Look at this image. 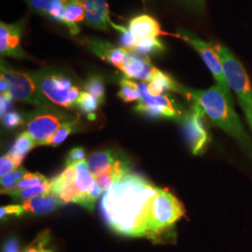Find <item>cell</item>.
<instances>
[{"mask_svg":"<svg viewBox=\"0 0 252 252\" xmlns=\"http://www.w3.org/2000/svg\"><path fill=\"white\" fill-rule=\"evenodd\" d=\"M158 188L144 177L130 173L118 180L101 200V210L109 227L126 236H146L151 206Z\"/></svg>","mask_w":252,"mask_h":252,"instance_id":"obj_1","label":"cell"},{"mask_svg":"<svg viewBox=\"0 0 252 252\" xmlns=\"http://www.w3.org/2000/svg\"><path fill=\"white\" fill-rule=\"evenodd\" d=\"M192 101V107L197 108L215 126L234 138L252 158V140L234 111L233 101L226 96L220 87L215 84L207 90L185 89L182 92Z\"/></svg>","mask_w":252,"mask_h":252,"instance_id":"obj_2","label":"cell"},{"mask_svg":"<svg viewBox=\"0 0 252 252\" xmlns=\"http://www.w3.org/2000/svg\"><path fill=\"white\" fill-rule=\"evenodd\" d=\"M185 215V208L179 199L166 189H159L154 196L148 220L146 237L153 242H162L173 234V228Z\"/></svg>","mask_w":252,"mask_h":252,"instance_id":"obj_3","label":"cell"},{"mask_svg":"<svg viewBox=\"0 0 252 252\" xmlns=\"http://www.w3.org/2000/svg\"><path fill=\"white\" fill-rule=\"evenodd\" d=\"M214 48L223 64L227 83L235 93L252 131V83L250 77L243 64L227 47L217 44Z\"/></svg>","mask_w":252,"mask_h":252,"instance_id":"obj_4","label":"cell"},{"mask_svg":"<svg viewBox=\"0 0 252 252\" xmlns=\"http://www.w3.org/2000/svg\"><path fill=\"white\" fill-rule=\"evenodd\" d=\"M32 76L49 101L65 108H77L81 89L69 77L53 69H42Z\"/></svg>","mask_w":252,"mask_h":252,"instance_id":"obj_5","label":"cell"},{"mask_svg":"<svg viewBox=\"0 0 252 252\" xmlns=\"http://www.w3.org/2000/svg\"><path fill=\"white\" fill-rule=\"evenodd\" d=\"M73 120L56 108L42 106L32 112L27 120V133L37 145H44L64 123Z\"/></svg>","mask_w":252,"mask_h":252,"instance_id":"obj_6","label":"cell"},{"mask_svg":"<svg viewBox=\"0 0 252 252\" xmlns=\"http://www.w3.org/2000/svg\"><path fill=\"white\" fill-rule=\"evenodd\" d=\"M1 76L9 83V94L13 99L37 107L47 105L48 99L38 89L32 74L21 72L8 67L1 60Z\"/></svg>","mask_w":252,"mask_h":252,"instance_id":"obj_7","label":"cell"},{"mask_svg":"<svg viewBox=\"0 0 252 252\" xmlns=\"http://www.w3.org/2000/svg\"><path fill=\"white\" fill-rule=\"evenodd\" d=\"M178 37L185 40L198 53L202 60L207 64L208 69L213 75L215 81H217V84L220 87L221 90L223 91L226 96L233 101L231 89L226 81L223 64L219 54L217 53L216 49L214 48V45L207 43L206 41L198 38L197 36L186 31H180Z\"/></svg>","mask_w":252,"mask_h":252,"instance_id":"obj_8","label":"cell"},{"mask_svg":"<svg viewBox=\"0 0 252 252\" xmlns=\"http://www.w3.org/2000/svg\"><path fill=\"white\" fill-rule=\"evenodd\" d=\"M137 88L141 95L135 108L137 112L152 118L178 119L182 115L176 101L167 94L153 96L150 94L147 84L142 81L137 82Z\"/></svg>","mask_w":252,"mask_h":252,"instance_id":"obj_9","label":"cell"},{"mask_svg":"<svg viewBox=\"0 0 252 252\" xmlns=\"http://www.w3.org/2000/svg\"><path fill=\"white\" fill-rule=\"evenodd\" d=\"M204 115L197 108L192 107L191 111L183 118L185 137L193 154H202L207 150L209 135L204 124Z\"/></svg>","mask_w":252,"mask_h":252,"instance_id":"obj_10","label":"cell"},{"mask_svg":"<svg viewBox=\"0 0 252 252\" xmlns=\"http://www.w3.org/2000/svg\"><path fill=\"white\" fill-rule=\"evenodd\" d=\"M23 23H0V54L14 58H27L28 54L21 46Z\"/></svg>","mask_w":252,"mask_h":252,"instance_id":"obj_11","label":"cell"},{"mask_svg":"<svg viewBox=\"0 0 252 252\" xmlns=\"http://www.w3.org/2000/svg\"><path fill=\"white\" fill-rule=\"evenodd\" d=\"M84 44L93 54L122 70L129 51L123 47H116L108 41L96 38L87 39Z\"/></svg>","mask_w":252,"mask_h":252,"instance_id":"obj_12","label":"cell"},{"mask_svg":"<svg viewBox=\"0 0 252 252\" xmlns=\"http://www.w3.org/2000/svg\"><path fill=\"white\" fill-rule=\"evenodd\" d=\"M157 68L153 65L148 56L128 52L126 62L122 68V72L129 79H136L142 82H149L152 80Z\"/></svg>","mask_w":252,"mask_h":252,"instance_id":"obj_13","label":"cell"},{"mask_svg":"<svg viewBox=\"0 0 252 252\" xmlns=\"http://www.w3.org/2000/svg\"><path fill=\"white\" fill-rule=\"evenodd\" d=\"M83 6L86 24L94 29L105 31L111 24L107 0H80Z\"/></svg>","mask_w":252,"mask_h":252,"instance_id":"obj_14","label":"cell"},{"mask_svg":"<svg viewBox=\"0 0 252 252\" xmlns=\"http://www.w3.org/2000/svg\"><path fill=\"white\" fill-rule=\"evenodd\" d=\"M128 29L137 38L158 37L162 35H167V33H164L161 30L158 22L147 14H142L131 19L128 25Z\"/></svg>","mask_w":252,"mask_h":252,"instance_id":"obj_15","label":"cell"},{"mask_svg":"<svg viewBox=\"0 0 252 252\" xmlns=\"http://www.w3.org/2000/svg\"><path fill=\"white\" fill-rule=\"evenodd\" d=\"M23 214L45 215L54 211L56 208L62 206L60 200L52 193L40 195L35 198L27 200L22 205Z\"/></svg>","mask_w":252,"mask_h":252,"instance_id":"obj_16","label":"cell"},{"mask_svg":"<svg viewBox=\"0 0 252 252\" xmlns=\"http://www.w3.org/2000/svg\"><path fill=\"white\" fill-rule=\"evenodd\" d=\"M26 2L32 11L63 25V0H26Z\"/></svg>","mask_w":252,"mask_h":252,"instance_id":"obj_17","label":"cell"},{"mask_svg":"<svg viewBox=\"0 0 252 252\" xmlns=\"http://www.w3.org/2000/svg\"><path fill=\"white\" fill-rule=\"evenodd\" d=\"M63 25L68 28L72 36H77L81 29L78 24L84 19V9L80 0H63Z\"/></svg>","mask_w":252,"mask_h":252,"instance_id":"obj_18","label":"cell"},{"mask_svg":"<svg viewBox=\"0 0 252 252\" xmlns=\"http://www.w3.org/2000/svg\"><path fill=\"white\" fill-rule=\"evenodd\" d=\"M119 154L113 151H100L91 154L88 159V169L94 178L110 170L117 161Z\"/></svg>","mask_w":252,"mask_h":252,"instance_id":"obj_19","label":"cell"},{"mask_svg":"<svg viewBox=\"0 0 252 252\" xmlns=\"http://www.w3.org/2000/svg\"><path fill=\"white\" fill-rule=\"evenodd\" d=\"M147 86L150 94L153 96L162 95L166 91L182 94L184 90V88L180 86L177 81H174L168 74L162 72L158 68L156 72L154 73L152 80L147 84Z\"/></svg>","mask_w":252,"mask_h":252,"instance_id":"obj_20","label":"cell"},{"mask_svg":"<svg viewBox=\"0 0 252 252\" xmlns=\"http://www.w3.org/2000/svg\"><path fill=\"white\" fill-rule=\"evenodd\" d=\"M51 189H52V183H51V181H47L43 184H39V185L33 186V187L6 191V192H4V194H8L16 202L24 203L27 200L51 193Z\"/></svg>","mask_w":252,"mask_h":252,"instance_id":"obj_21","label":"cell"},{"mask_svg":"<svg viewBox=\"0 0 252 252\" xmlns=\"http://www.w3.org/2000/svg\"><path fill=\"white\" fill-rule=\"evenodd\" d=\"M164 50V46L157 37H142L137 38V43L133 53L148 56L150 54H156L162 53Z\"/></svg>","mask_w":252,"mask_h":252,"instance_id":"obj_22","label":"cell"},{"mask_svg":"<svg viewBox=\"0 0 252 252\" xmlns=\"http://www.w3.org/2000/svg\"><path fill=\"white\" fill-rule=\"evenodd\" d=\"M36 146V142L32 139L29 134L27 132H24L20 134L16 138L14 144L9 151V154L25 158L27 153H29Z\"/></svg>","mask_w":252,"mask_h":252,"instance_id":"obj_23","label":"cell"},{"mask_svg":"<svg viewBox=\"0 0 252 252\" xmlns=\"http://www.w3.org/2000/svg\"><path fill=\"white\" fill-rule=\"evenodd\" d=\"M121 89L118 93V96L125 102H133V101H139L141 98L140 93L137 88V82L123 79L121 82Z\"/></svg>","mask_w":252,"mask_h":252,"instance_id":"obj_24","label":"cell"},{"mask_svg":"<svg viewBox=\"0 0 252 252\" xmlns=\"http://www.w3.org/2000/svg\"><path fill=\"white\" fill-rule=\"evenodd\" d=\"M101 104L99 100L95 98L88 92H81V95L77 102V108H80L81 112L85 113L89 117L94 116L95 111Z\"/></svg>","mask_w":252,"mask_h":252,"instance_id":"obj_25","label":"cell"},{"mask_svg":"<svg viewBox=\"0 0 252 252\" xmlns=\"http://www.w3.org/2000/svg\"><path fill=\"white\" fill-rule=\"evenodd\" d=\"M54 195L60 200L62 205L68 203H76V201L81 196L75 181L63 184Z\"/></svg>","mask_w":252,"mask_h":252,"instance_id":"obj_26","label":"cell"},{"mask_svg":"<svg viewBox=\"0 0 252 252\" xmlns=\"http://www.w3.org/2000/svg\"><path fill=\"white\" fill-rule=\"evenodd\" d=\"M28 172L24 167H19L16 170L10 172L6 176L1 178V193L6 191L13 190L16 189V186L19 182L23 180V178L27 175Z\"/></svg>","mask_w":252,"mask_h":252,"instance_id":"obj_27","label":"cell"},{"mask_svg":"<svg viewBox=\"0 0 252 252\" xmlns=\"http://www.w3.org/2000/svg\"><path fill=\"white\" fill-rule=\"evenodd\" d=\"M85 92L90 93L102 104L105 100V85L102 78L98 75H93L87 80L85 85Z\"/></svg>","mask_w":252,"mask_h":252,"instance_id":"obj_28","label":"cell"},{"mask_svg":"<svg viewBox=\"0 0 252 252\" xmlns=\"http://www.w3.org/2000/svg\"><path fill=\"white\" fill-rule=\"evenodd\" d=\"M94 182H95V178L89 171V169H84V170H80V171L77 172V177H76V180H75V183H76V186H77V188L80 191V194H81L80 198L81 196H83L85 193H87L93 188ZM77 201H76V203H77Z\"/></svg>","mask_w":252,"mask_h":252,"instance_id":"obj_29","label":"cell"},{"mask_svg":"<svg viewBox=\"0 0 252 252\" xmlns=\"http://www.w3.org/2000/svg\"><path fill=\"white\" fill-rule=\"evenodd\" d=\"M75 123H76L75 120H71V121L64 123L63 126L59 128V130L56 132V134L53 137H51L49 140H47L44 145L56 147V146L61 144L63 140H65L66 137L74 131Z\"/></svg>","mask_w":252,"mask_h":252,"instance_id":"obj_30","label":"cell"},{"mask_svg":"<svg viewBox=\"0 0 252 252\" xmlns=\"http://www.w3.org/2000/svg\"><path fill=\"white\" fill-rule=\"evenodd\" d=\"M102 191H103V189L100 188L98 183L95 180L93 188L87 193H85L83 196H81V198L77 201L76 204H79L82 207L87 208L89 211H93L94 207V203L101 196Z\"/></svg>","mask_w":252,"mask_h":252,"instance_id":"obj_31","label":"cell"},{"mask_svg":"<svg viewBox=\"0 0 252 252\" xmlns=\"http://www.w3.org/2000/svg\"><path fill=\"white\" fill-rule=\"evenodd\" d=\"M110 26L115 28L117 31L120 32L121 34V44L122 47L126 49L129 52H134L135 50V45L137 43V37L134 36L128 28L119 26V25H115L113 22H111Z\"/></svg>","mask_w":252,"mask_h":252,"instance_id":"obj_32","label":"cell"},{"mask_svg":"<svg viewBox=\"0 0 252 252\" xmlns=\"http://www.w3.org/2000/svg\"><path fill=\"white\" fill-rule=\"evenodd\" d=\"M50 240V231L45 230L37 234L34 241L29 244L24 252H44L46 245Z\"/></svg>","mask_w":252,"mask_h":252,"instance_id":"obj_33","label":"cell"},{"mask_svg":"<svg viewBox=\"0 0 252 252\" xmlns=\"http://www.w3.org/2000/svg\"><path fill=\"white\" fill-rule=\"evenodd\" d=\"M49 180L46 179L43 175L38 174V173H27V175L23 178L16 186V189H24V188H28V187H33L39 184H43Z\"/></svg>","mask_w":252,"mask_h":252,"instance_id":"obj_34","label":"cell"},{"mask_svg":"<svg viewBox=\"0 0 252 252\" xmlns=\"http://www.w3.org/2000/svg\"><path fill=\"white\" fill-rule=\"evenodd\" d=\"M3 125L8 129H15L25 124V120L17 111H9L2 117Z\"/></svg>","mask_w":252,"mask_h":252,"instance_id":"obj_35","label":"cell"},{"mask_svg":"<svg viewBox=\"0 0 252 252\" xmlns=\"http://www.w3.org/2000/svg\"><path fill=\"white\" fill-rule=\"evenodd\" d=\"M20 166L13 161V159L9 156V154L2 156L0 159V176L1 178L6 176L10 172L16 170Z\"/></svg>","mask_w":252,"mask_h":252,"instance_id":"obj_36","label":"cell"},{"mask_svg":"<svg viewBox=\"0 0 252 252\" xmlns=\"http://www.w3.org/2000/svg\"><path fill=\"white\" fill-rule=\"evenodd\" d=\"M85 160V151L82 148H74L66 156L65 163L66 166H73L77 162Z\"/></svg>","mask_w":252,"mask_h":252,"instance_id":"obj_37","label":"cell"},{"mask_svg":"<svg viewBox=\"0 0 252 252\" xmlns=\"http://www.w3.org/2000/svg\"><path fill=\"white\" fill-rule=\"evenodd\" d=\"M23 210L21 205H9L0 208V218L1 220L7 219L8 217L23 216Z\"/></svg>","mask_w":252,"mask_h":252,"instance_id":"obj_38","label":"cell"},{"mask_svg":"<svg viewBox=\"0 0 252 252\" xmlns=\"http://www.w3.org/2000/svg\"><path fill=\"white\" fill-rule=\"evenodd\" d=\"M13 105V98L9 94H1L0 97V113L1 118L4 117L7 113H9L10 108Z\"/></svg>","mask_w":252,"mask_h":252,"instance_id":"obj_39","label":"cell"},{"mask_svg":"<svg viewBox=\"0 0 252 252\" xmlns=\"http://www.w3.org/2000/svg\"><path fill=\"white\" fill-rule=\"evenodd\" d=\"M9 87L8 81L4 79V77H0V91H1V94H9Z\"/></svg>","mask_w":252,"mask_h":252,"instance_id":"obj_40","label":"cell"},{"mask_svg":"<svg viewBox=\"0 0 252 252\" xmlns=\"http://www.w3.org/2000/svg\"><path fill=\"white\" fill-rule=\"evenodd\" d=\"M44 252H52V251H48V250H45V251H44Z\"/></svg>","mask_w":252,"mask_h":252,"instance_id":"obj_41","label":"cell"}]
</instances>
